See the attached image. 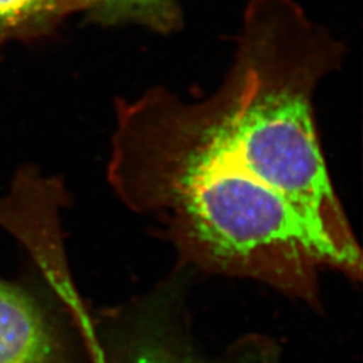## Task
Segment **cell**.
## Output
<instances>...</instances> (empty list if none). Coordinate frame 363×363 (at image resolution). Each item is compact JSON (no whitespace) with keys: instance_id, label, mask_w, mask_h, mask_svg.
I'll use <instances>...</instances> for the list:
<instances>
[{"instance_id":"obj_1","label":"cell","mask_w":363,"mask_h":363,"mask_svg":"<svg viewBox=\"0 0 363 363\" xmlns=\"http://www.w3.org/2000/svg\"><path fill=\"white\" fill-rule=\"evenodd\" d=\"M342 45L294 0H252L229 74L202 101L164 88L118 101L108 179L136 213L150 214L174 184L208 169H237L286 194L362 277V255L325 167L313 94L340 66Z\"/></svg>"},{"instance_id":"obj_6","label":"cell","mask_w":363,"mask_h":363,"mask_svg":"<svg viewBox=\"0 0 363 363\" xmlns=\"http://www.w3.org/2000/svg\"><path fill=\"white\" fill-rule=\"evenodd\" d=\"M82 11L105 25L135 22L162 33L181 25L178 0H82Z\"/></svg>"},{"instance_id":"obj_5","label":"cell","mask_w":363,"mask_h":363,"mask_svg":"<svg viewBox=\"0 0 363 363\" xmlns=\"http://www.w3.org/2000/svg\"><path fill=\"white\" fill-rule=\"evenodd\" d=\"M76 11L82 0H0V46L43 35Z\"/></svg>"},{"instance_id":"obj_4","label":"cell","mask_w":363,"mask_h":363,"mask_svg":"<svg viewBox=\"0 0 363 363\" xmlns=\"http://www.w3.org/2000/svg\"><path fill=\"white\" fill-rule=\"evenodd\" d=\"M0 363H78L61 318L43 298L0 279Z\"/></svg>"},{"instance_id":"obj_2","label":"cell","mask_w":363,"mask_h":363,"mask_svg":"<svg viewBox=\"0 0 363 363\" xmlns=\"http://www.w3.org/2000/svg\"><path fill=\"white\" fill-rule=\"evenodd\" d=\"M166 220L182 261L203 272L256 280L319 306V271L337 255L292 201L237 169H208L174 184L151 214Z\"/></svg>"},{"instance_id":"obj_3","label":"cell","mask_w":363,"mask_h":363,"mask_svg":"<svg viewBox=\"0 0 363 363\" xmlns=\"http://www.w3.org/2000/svg\"><path fill=\"white\" fill-rule=\"evenodd\" d=\"M108 363H277L279 347L271 337L238 339L220 357L195 349L181 325L159 307L118 316L109 331Z\"/></svg>"}]
</instances>
